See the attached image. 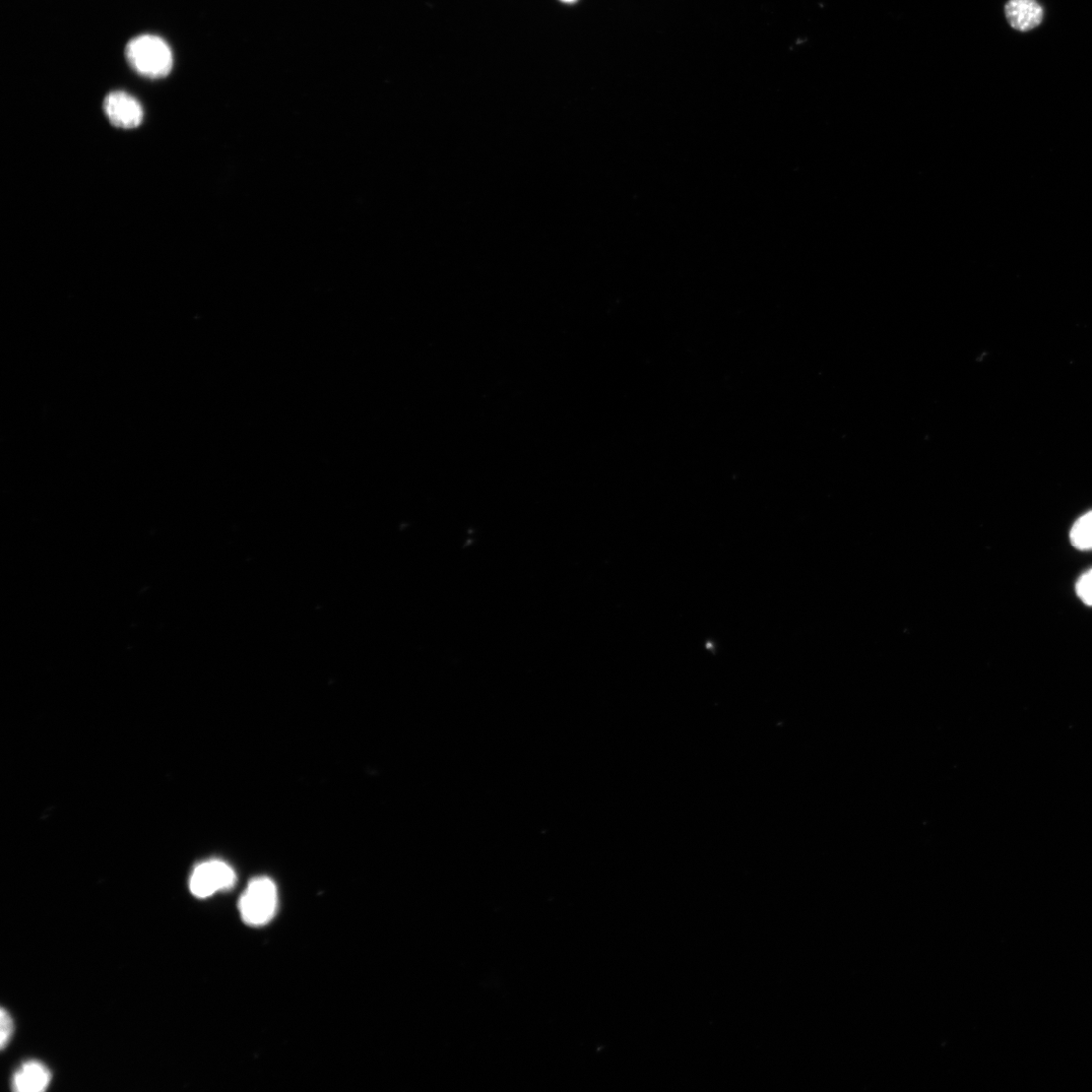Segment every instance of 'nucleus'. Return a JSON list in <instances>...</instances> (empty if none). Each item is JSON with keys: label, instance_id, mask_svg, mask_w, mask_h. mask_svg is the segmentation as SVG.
I'll list each match as a JSON object with an SVG mask.
<instances>
[{"label": "nucleus", "instance_id": "3", "mask_svg": "<svg viewBox=\"0 0 1092 1092\" xmlns=\"http://www.w3.org/2000/svg\"><path fill=\"white\" fill-rule=\"evenodd\" d=\"M235 882L236 874L227 863L212 860L200 864L192 872L189 888L195 896L206 898L220 890L232 888Z\"/></svg>", "mask_w": 1092, "mask_h": 1092}, {"label": "nucleus", "instance_id": "4", "mask_svg": "<svg viewBox=\"0 0 1092 1092\" xmlns=\"http://www.w3.org/2000/svg\"><path fill=\"white\" fill-rule=\"evenodd\" d=\"M104 110L114 126L124 130L140 126L144 119V109L140 102L125 92L109 94L104 101Z\"/></svg>", "mask_w": 1092, "mask_h": 1092}, {"label": "nucleus", "instance_id": "5", "mask_svg": "<svg viewBox=\"0 0 1092 1092\" xmlns=\"http://www.w3.org/2000/svg\"><path fill=\"white\" fill-rule=\"evenodd\" d=\"M1004 14L1009 26L1021 33L1035 30L1045 19V9L1039 0H1008Z\"/></svg>", "mask_w": 1092, "mask_h": 1092}, {"label": "nucleus", "instance_id": "10", "mask_svg": "<svg viewBox=\"0 0 1092 1092\" xmlns=\"http://www.w3.org/2000/svg\"><path fill=\"white\" fill-rule=\"evenodd\" d=\"M561 2L566 3V4H572V3L576 2V0H561Z\"/></svg>", "mask_w": 1092, "mask_h": 1092}, {"label": "nucleus", "instance_id": "8", "mask_svg": "<svg viewBox=\"0 0 1092 1092\" xmlns=\"http://www.w3.org/2000/svg\"><path fill=\"white\" fill-rule=\"evenodd\" d=\"M1076 593L1084 604L1092 607V569L1081 575L1076 584Z\"/></svg>", "mask_w": 1092, "mask_h": 1092}, {"label": "nucleus", "instance_id": "1", "mask_svg": "<svg viewBox=\"0 0 1092 1092\" xmlns=\"http://www.w3.org/2000/svg\"><path fill=\"white\" fill-rule=\"evenodd\" d=\"M125 57L136 73L152 80L167 77L173 68L169 45L154 35H142L128 42Z\"/></svg>", "mask_w": 1092, "mask_h": 1092}, {"label": "nucleus", "instance_id": "9", "mask_svg": "<svg viewBox=\"0 0 1092 1092\" xmlns=\"http://www.w3.org/2000/svg\"><path fill=\"white\" fill-rule=\"evenodd\" d=\"M0 1026H2V1031H0V1047L5 1050L14 1034L13 1018L5 1009H2V1013H0Z\"/></svg>", "mask_w": 1092, "mask_h": 1092}, {"label": "nucleus", "instance_id": "2", "mask_svg": "<svg viewBox=\"0 0 1092 1092\" xmlns=\"http://www.w3.org/2000/svg\"><path fill=\"white\" fill-rule=\"evenodd\" d=\"M242 920L250 926H263L274 917L278 908V891L267 877L252 880L239 901Z\"/></svg>", "mask_w": 1092, "mask_h": 1092}, {"label": "nucleus", "instance_id": "7", "mask_svg": "<svg viewBox=\"0 0 1092 1092\" xmlns=\"http://www.w3.org/2000/svg\"><path fill=\"white\" fill-rule=\"evenodd\" d=\"M1070 540L1079 550H1092V511L1084 514L1072 527Z\"/></svg>", "mask_w": 1092, "mask_h": 1092}, {"label": "nucleus", "instance_id": "6", "mask_svg": "<svg viewBox=\"0 0 1092 1092\" xmlns=\"http://www.w3.org/2000/svg\"><path fill=\"white\" fill-rule=\"evenodd\" d=\"M51 1082V1073L37 1061L25 1063L14 1075L12 1085L18 1092H42Z\"/></svg>", "mask_w": 1092, "mask_h": 1092}]
</instances>
